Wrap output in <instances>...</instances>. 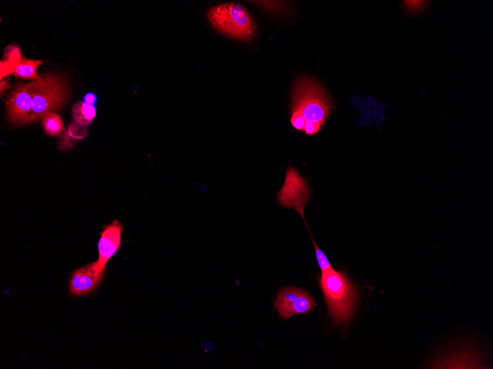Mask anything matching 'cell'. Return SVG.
I'll list each match as a JSON object with an SVG mask.
<instances>
[{
	"label": "cell",
	"mask_w": 493,
	"mask_h": 369,
	"mask_svg": "<svg viewBox=\"0 0 493 369\" xmlns=\"http://www.w3.org/2000/svg\"><path fill=\"white\" fill-rule=\"evenodd\" d=\"M123 231L122 224L115 220L102 232L98 244V259L95 261L102 271H106L108 262L120 248Z\"/></svg>",
	"instance_id": "obj_8"
},
{
	"label": "cell",
	"mask_w": 493,
	"mask_h": 369,
	"mask_svg": "<svg viewBox=\"0 0 493 369\" xmlns=\"http://www.w3.org/2000/svg\"><path fill=\"white\" fill-rule=\"evenodd\" d=\"M291 122L294 129L298 131H303L306 119L299 111L291 110Z\"/></svg>",
	"instance_id": "obj_14"
},
{
	"label": "cell",
	"mask_w": 493,
	"mask_h": 369,
	"mask_svg": "<svg viewBox=\"0 0 493 369\" xmlns=\"http://www.w3.org/2000/svg\"><path fill=\"white\" fill-rule=\"evenodd\" d=\"M9 87H10V83H8V81H3L1 83V93H4V88H5V91H6L7 89H8Z\"/></svg>",
	"instance_id": "obj_16"
},
{
	"label": "cell",
	"mask_w": 493,
	"mask_h": 369,
	"mask_svg": "<svg viewBox=\"0 0 493 369\" xmlns=\"http://www.w3.org/2000/svg\"><path fill=\"white\" fill-rule=\"evenodd\" d=\"M42 119L44 131L48 135L57 136L64 130L63 121L55 112L47 113Z\"/></svg>",
	"instance_id": "obj_12"
},
{
	"label": "cell",
	"mask_w": 493,
	"mask_h": 369,
	"mask_svg": "<svg viewBox=\"0 0 493 369\" xmlns=\"http://www.w3.org/2000/svg\"><path fill=\"white\" fill-rule=\"evenodd\" d=\"M211 26L219 33L240 42H250L257 34V28L245 7L237 4L213 6L207 13Z\"/></svg>",
	"instance_id": "obj_3"
},
{
	"label": "cell",
	"mask_w": 493,
	"mask_h": 369,
	"mask_svg": "<svg viewBox=\"0 0 493 369\" xmlns=\"http://www.w3.org/2000/svg\"><path fill=\"white\" fill-rule=\"evenodd\" d=\"M74 120L78 125L88 127L96 115V109L93 105L79 102L72 110Z\"/></svg>",
	"instance_id": "obj_9"
},
{
	"label": "cell",
	"mask_w": 493,
	"mask_h": 369,
	"mask_svg": "<svg viewBox=\"0 0 493 369\" xmlns=\"http://www.w3.org/2000/svg\"><path fill=\"white\" fill-rule=\"evenodd\" d=\"M330 317L337 326L349 324L358 306L359 291L348 275L333 269L323 271L318 280Z\"/></svg>",
	"instance_id": "obj_1"
},
{
	"label": "cell",
	"mask_w": 493,
	"mask_h": 369,
	"mask_svg": "<svg viewBox=\"0 0 493 369\" xmlns=\"http://www.w3.org/2000/svg\"><path fill=\"white\" fill-rule=\"evenodd\" d=\"M32 102L31 83L17 86L6 100L8 119L15 125L27 124Z\"/></svg>",
	"instance_id": "obj_6"
},
{
	"label": "cell",
	"mask_w": 493,
	"mask_h": 369,
	"mask_svg": "<svg viewBox=\"0 0 493 369\" xmlns=\"http://www.w3.org/2000/svg\"><path fill=\"white\" fill-rule=\"evenodd\" d=\"M84 102L91 105H93L96 102V97L93 93H88L85 95Z\"/></svg>",
	"instance_id": "obj_15"
},
{
	"label": "cell",
	"mask_w": 493,
	"mask_h": 369,
	"mask_svg": "<svg viewBox=\"0 0 493 369\" xmlns=\"http://www.w3.org/2000/svg\"><path fill=\"white\" fill-rule=\"evenodd\" d=\"M105 271H102L96 262L76 270L70 279L69 289L73 295H86L93 292L103 280Z\"/></svg>",
	"instance_id": "obj_7"
},
{
	"label": "cell",
	"mask_w": 493,
	"mask_h": 369,
	"mask_svg": "<svg viewBox=\"0 0 493 369\" xmlns=\"http://www.w3.org/2000/svg\"><path fill=\"white\" fill-rule=\"evenodd\" d=\"M311 238L315 248V257L318 262V264L321 271L323 272L332 269L331 263L328 259L327 257L325 255L324 252H323L318 247V245L316 244L312 235Z\"/></svg>",
	"instance_id": "obj_13"
},
{
	"label": "cell",
	"mask_w": 493,
	"mask_h": 369,
	"mask_svg": "<svg viewBox=\"0 0 493 369\" xmlns=\"http://www.w3.org/2000/svg\"><path fill=\"white\" fill-rule=\"evenodd\" d=\"M88 134L86 127L79 126L74 121L68 130L63 134L59 149L65 151L72 148L78 140L86 137Z\"/></svg>",
	"instance_id": "obj_11"
},
{
	"label": "cell",
	"mask_w": 493,
	"mask_h": 369,
	"mask_svg": "<svg viewBox=\"0 0 493 369\" xmlns=\"http://www.w3.org/2000/svg\"><path fill=\"white\" fill-rule=\"evenodd\" d=\"M315 306V298L309 293L296 287L282 289L274 301V308L284 320L296 315H308Z\"/></svg>",
	"instance_id": "obj_5"
},
{
	"label": "cell",
	"mask_w": 493,
	"mask_h": 369,
	"mask_svg": "<svg viewBox=\"0 0 493 369\" xmlns=\"http://www.w3.org/2000/svg\"><path fill=\"white\" fill-rule=\"evenodd\" d=\"M43 63L42 61L30 60L23 57L21 63L16 67L13 75L16 78L25 80H37L40 78L37 75V69Z\"/></svg>",
	"instance_id": "obj_10"
},
{
	"label": "cell",
	"mask_w": 493,
	"mask_h": 369,
	"mask_svg": "<svg viewBox=\"0 0 493 369\" xmlns=\"http://www.w3.org/2000/svg\"><path fill=\"white\" fill-rule=\"evenodd\" d=\"M332 108V101L320 83L308 78H301L296 81L292 92L291 110L299 111L306 122L324 127Z\"/></svg>",
	"instance_id": "obj_2"
},
{
	"label": "cell",
	"mask_w": 493,
	"mask_h": 369,
	"mask_svg": "<svg viewBox=\"0 0 493 369\" xmlns=\"http://www.w3.org/2000/svg\"><path fill=\"white\" fill-rule=\"evenodd\" d=\"M32 110L27 124L42 119L48 112L62 108L68 96L66 79L57 74H46L31 82Z\"/></svg>",
	"instance_id": "obj_4"
}]
</instances>
